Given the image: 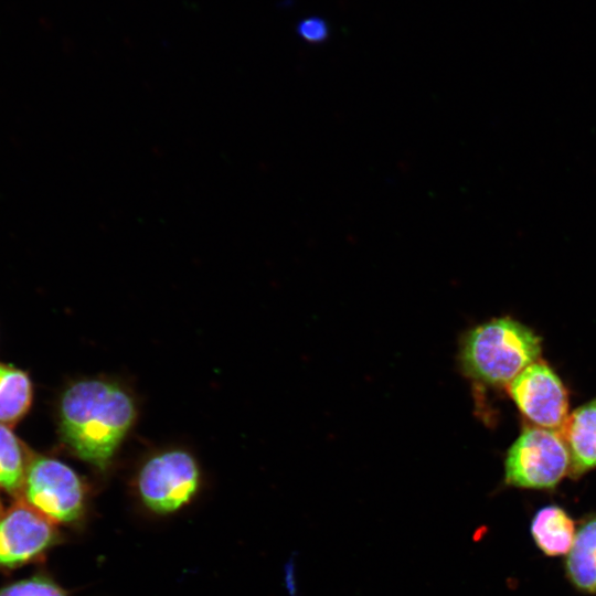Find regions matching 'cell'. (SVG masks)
I'll use <instances>...</instances> for the list:
<instances>
[{"label": "cell", "mask_w": 596, "mask_h": 596, "mask_svg": "<svg viewBox=\"0 0 596 596\" xmlns=\"http://www.w3.org/2000/svg\"><path fill=\"white\" fill-rule=\"evenodd\" d=\"M135 417L130 395L106 381H78L61 397L60 427L65 444L100 469L109 464Z\"/></svg>", "instance_id": "1"}, {"label": "cell", "mask_w": 596, "mask_h": 596, "mask_svg": "<svg viewBox=\"0 0 596 596\" xmlns=\"http://www.w3.org/2000/svg\"><path fill=\"white\" fill-rule=\"evenodd\" d=\"M541 339L533 330L511 318L479 324L464 338L460 359L470 377L489 385L511 383L538 361Z\"/></svg>", "instance_id": "2"}, {"label": "cell", "mask_w": 596, "mask_h": 596, "mask_svg": "<svg viewBox=\"0 0 596 596\" xmlns=\"http://www.w3.org/2000/svg\"><path fill=\"white\" fill-rule=\"evenodd\" d=\"M570 464L558 432L526 427L508 450L504 481L523 489L550 490L570 472Z\"/></svg>", "instance_id": "3"}, {"label": "cell", "mask_w": 596, "mask_h": 596, "mask_svg": "<svg viewBox=\"0 0 596 596\" xmlns=\"http://www.w3.org/2000/svg\"><path fill=\"white\" fill-rule=\"evenodd\" d=\"M22 490L25 502L53 522H72L82 514V480L58 459L45 456L30 459Z\"/></svg>", "instance_id": "4"}, {"label": "cell", "mask_w": 596, "mask_h": 596, "mask_svg": "<svg viewBox=\"0 0 596 596\" xmlns=\"http://www.w3.org/2000/svg\"><path fill=\"white\" fill-rule=\"evenodd\" d=\"M199 468L187 451L170 450L150 458L141 468L138 489L155 512L170 513L188 503L199 486Z\"/></svg>", "instance_id": "5"}, {"label": "cell", "mask_w": 596, "mask_h": 596, "mask_svg": "<svg viewBox=\"0 0 596 596\" xmlns=\"http://www.w3.org/2000/svg\"><path fill=\"white\" fill-rule=\"evenodd\" d=\"M510 395L521 413L539 427L562 428L568 414L567 391L543 361L525 368L510 383Z\"/></svg>", "instance_id": "6"}, {"label": "cell", "mask_w": 596, "mask_h": 596, "mask_svg": "<svg viewBox=\"0 0 596 596\" xmlns=\"http://www.w3.org/2000/svg\"><path fill=\"white\" fill-rule=\"evenodd\" d=\"M53 521L26 502H19L0 517V567L28 562L54 541Z\"/></svg>", "instance_id": "7"}, {"label": "cell", "mask_w": 596, "mask_h": 596, "mask_svg": "<svg viewBox=\"0 0 596 596\" xmlns=\"http://www.w3.org/2000/svg\"><path fill=\"white\" fill-rule=\"evenodd\" d=\"M560 434L570 454L573 477L596 468V398L568 415Z\"/></svg>", "instance_id": "8"}, {"label": "cell", "mask_w": 596, "mask_h": 596, "mask_svg": "<svg viewBox=\"0 0 596 596\" xmlns=\"http://www.w3.org/2000/svg\"><path fill=\"white\" fill-rule=\"evenodd\" d=\"M576 531L574 520L556 504L539 509L530 524L535 545L547 556L567 554L574 543Z\"/></svg>", "instance_id": "9"}, {"label": "cell", "mask_w": 596, "mask_h": 596, "mask_svg": "<svg viewBox=\"0 0 596 596\" xmlns=\"http://www.w3.org/2000/svg\"><path fill=\"white\" fill-rule=\"evenodd\" d=\"M564 567L570 583L577 590L596 594V514L581 522Z\"/></svg>", "instance_id": "10"}, {"label": "cell", "mask_w": 596, "mask_h": 596, "mask_svg": "<svg viewBox=\"0 0 596 596\" xmlns=\"http://www.w3.org/2000/svg\"><path fill=\"white\" fill-rule=\"evenodd\" d=\"M32 397L29 375L13 365L0 363V423L15 425L29 412Z\"/></svg>", "instance_id": "11"}, {"label": "cell", "mask_w": 596, "mask_h": 596, "mask_svg": "<svg viewBox=\"0 0 596 596\" xmlns=\"http://www.w3.org/2000/svg\"><path fill=\"white\" fill-rule=\"evenodd\" d=\"M29 460L21 440L9 426L0 423V487L12 493L19 491Z\"/></svg>", "instance_id": "12"}, {"label": "cell", "mask_w": 596, "mask_h": 596, "mask_svg": "<svg viewBox=\"0 0 596 596\" xmlns=\"http://www.w3.org/2000/svg\"><path fill=\"white\" fill-rule=\"evenodd\" d=\"M0 596H66V594L53 581L33 576L2 587Z\"/></svg>", "instance_id": "13"}, {"label": "cell", "mask_w": 596, "mask_h": 596, "mask_svg": "<svg viewBox=\"0 0 596 596\" xmlns=\"http://www.w3.org/2000/svg\"><path fill=\"white\" fill-rule=\"evenodd\" d=\"M297 34L308 43L319 44L328 40L330 26L326 20L320 17H309L298 22L296 26Z\"/></svg>", "instance_id": "14"}]
</instances>
